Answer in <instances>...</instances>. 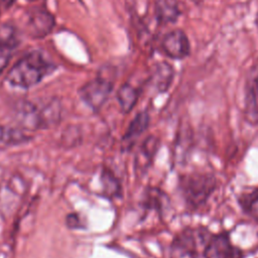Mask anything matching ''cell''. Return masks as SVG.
<instances>
[{
    "label": "cell",
    "mask_w": 258,
    "mask_h": 258,
    "mask_svg": "<svg viewBox=\"0 0 258 258\" xmlns=\"http://www.w3.org/2000/svg\"><path fill=\"white\" fill-rule=\"evenodd\" d=\"M54 69V64L46 60L40 52L32 51L13 66L6 79L13 87L28 89L38 84Z\"/></svg>",
    "instance_id": "1"
},
{
    "label": "cell",
    "mask_w": 258,
    "mask_h": 258,
    "mask_svg": "<svg viewBox=\"0 0 258 258\" xmlns=\"http://www.w3.org/2000/svg\"><path fill=\"white\" fill-rule=\"evenodd\" d=\"M61 115V107L57 100H51L38 107L33 103L24 102L16 109L15 118L24 130L44 129L55 125Z\"/></svg>",
    "instance_id": "2"
},
{
    "label": "cell",
    "mask_w": 258,
    "mask_h": 258,
    "mask_svg": "<svg viewBox=\"0 0 258 258\" xmlns=\"http://www.w3.org/2000/svg\"><path fill=\"white\" fill-rule=\"evenodd\" d=\"M183 197L188 207L197 209L207 202L216 187V179L209 173H191L181 180Z\"/></svg>",
    "instance_id": "3"
},
{
    "label": "cell",
    "mask_w": 258,
    "mask_h": 258,
    "mask_svg": "<svg viewBox=\"0 0 258 258\" xmlns=\"http://www.w3.org/2000/svg\"><path fill=\"white\" fill-rule=\"evenodd\" d=\"M211 234L202 229H186L173 240L171 254L173 258H196L200 246H206Z\"/></svg>",
    "instance_id": "4"
},
{
    "label": "cell",
    "mask_w": 258,
    "mask_h": 258,
    "mask_svg": "<svg viewBox=\"0 0 258 258\" xmlns=\"http://www.w3.org/2000/svg\"><path fill=\"white\" fill-rule=\"evenodd\" d=\"M204 258H243V251L232 244L228 233L211 235L203 251Z\"/></svg>",
    "instance_id": "5"
},
{
    "label": "cell",
    "mask_w": 258,
    "mask_h": 258,
    "mask_svg": "<svg viewBox=\"0 0 258 258\" xmlns=\"http://www.w3.org/2000/svg\"><path fill=\"white\" fill-rule=\"evenodd\" d=\"M112 89L113 84L109 80L96 78L81 88L80 96L92 110H99L107 101Z\"/></svg>",
    "instance_id": "6"
},
{
    "label": "cell",
    "mask_w": 258,
    "mask_h": 258,
    "mask_svg": "<svg viewBox=\"0 0 258 258\" xmlns=\"http://www.w3.org/2000/svg\"><path fill=\"white\" fill-rule=\"evenodd\" d=\"M244 114L250 124H258V67L251 71L246 82Z\"/></svg>",
    "instance_id": "7"
},
{
    "label": "cell",
    "mask_w": 258,
    "mask_h": 258,
    "mask_svg": "<svg viewBox=\"0 0 258 258\" xmlns=\"http://www.w3.org/2000/svg\"><path fill=\"white\" fill-rule=\"evenodd\" d=\"M162 48L169 57L181 59L189 53V41L182 30L175 29L164 36Z\"/></svg>",
    "instance_id": "8"
},
{
    "label": "cell",
    "mask_w": 258,
    "mask_h": 258,
    "mask_svg": "<svg viewBox=\"0 0 258 258\" xmlns=\"http://www.w3.org/2000/svg\"><path fill=\"white\" fill-rule=\"evenodd\" d=\"M53 27L54 17L45 9H35L30 13L27 22V30L32 37H44Z\"/></svg>",
    "instance_id": "9"
},
{
    "label": "cell",
    "mask_w": 258,
    "mask_h": 258,
    "mask_svg": "<svg viewBox=\"0 0 258 258\" xmlns=\"http://www.w3.org/2000/svg\"><path fill=\"white\" fill-rule=\"evenodd\" d=\"M18 45L15 28L10 24L0 26V74L7 67L13 50Z\"/></svg>",
    "instance_id": "10"
},
{
    "label": "cell",
    "mask_w": 258,
    "mask_h": 258,
    "mask_svg": "<svg viewBox=\"0 0 258 258\" xmlns=\"http://www.w3.org/2000/svg\"><path fill=\"white\" fill-rule=\"evenodd\" d=\"M148 125L149 115L147 114V112L138 113L131 121L129 127L125 132L123 138V143L125 144V147L130 148L134 144L136 139L147 129Z\"/></svg>",
    "instance_id": "11"
},
{
    "label": "cell",
    "mask_w": 258,
    "mask_h": 258,
    "mask_svg": "<svg viewBox=\"0 0 258 258\" xmlns=\"http://www.w3.org/2000/svg\"><path fill=\"white\" fill-rule=\"evenodd\" d=\"M156 17L161 23L175 22L179 15V9L176 0H156Z\"/></svg>",
    "instance_id": "12"
},
{
    "label": "cell",
    "mask_w": 258,
    "mask_h": 258,
    "mask_svg": "<svg viewBox=\"0 0 258 258\" xmlns=\"http://www.w3.org/2000/svg\"><path fill=\"white\" fill-rule=\"evenodd\" d=\"M29 136L24 132V129L12 128L0 125V147H8L27 142Z\"/></svg>",
    "instance_id": "13"
},
{
    "label": "cell",
    "mask_w": 258,
    "mask_h": 258,
    "mask_svg": "<svg viewBox=\"0 0 258 258\" xmlns=\"http://www.w3.org/2000/svg\"><path fill=\"white\" fill-rule=\"evenodd\" d=\"M173 79V69L166 62H159L155 66L153 73V82L159 92L168 89Z\"/></svg>",
    "instance_id": "14"
},
{
    "label": "cell",
    "mask_w": 258,
    "mask_h": 258,
    "mask_svg": "<svg viewBox=\"0 0 258 258\" xmlns=\"http://www.w3.org/2000/svg\"><path fill=\"white\" fill-rule=\"evenodd\" d=\"M138 99V92L129 84L122 85L117 92V100L121 110L124 113H129L135 106Z\"/></svg>",
    "instance_id": "15"
},
{
    "label": "cell",
    "mask_w": 258,
    "mask_h": 258,
    "mask_svg": "<svg viewBox=\"0 0 258 258\" xmlns=\"http://www.w3.org/2000/svg\"><path fill=\"white\" fill-rule=\"evenodd\" d=\"M241 205L249 216L258 221V188L244 195L241 199Z\"/></svg>",
    "instance_id": "16"
},
{
    "label": "cell",
    "mask_w": 258,
    "mask_h": 258,
    "mask_svg": "<svg viewBox=\"0 0 258 258\" xmlns=\"http://www.w3.org/2000/svg\"><path fill=\"white\" fill-rule=\"evenodd\" d=\"M156 143H157V141L153 137H150L145 140V142L143 143L142 147L140 148L139 154L137 156L139 159V164H141L140 166H144V164L147 163L149 161V159L152 158V156L154 155V152L156 150Z\"/></svg>",
    "instance_id": "17"
},
{
    "label": "cell",
    "mask_w": 258,
    "mask_h": 258,
    "mask_svg": "<svg viewBox=\"0 0 258 258\" xmlns=\"http://www.w3.org/2000/svg\"><path fill=\"white\" fill-rule=\"evenodd\" d=\"M14 1H15V0H2L3 4H4L6 7H9V6H11V5L14 3Z\"/></svg>",
    "instance_id": "18"
}]
</instances>
